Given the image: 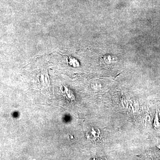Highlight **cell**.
<instances>
[{
  "label": "cell",
  "instance_id": "obj_5",
  "mask_svg": "<svg viewBox=\"0 0 160 160\" xmlns=\"http://www.w3.org/2000/svg\"><path fill=\"white\" fill-rule=\"evenodd\" d=\"M157 147H158V149H159L160 150V145H158V146H157Z\"/></svg>",
  "mask_w": 160,
  "mask_h": 160
},
{
  "label": "cell",
  "instance_id": "obj_1",
  "mask_svg": "<svg viewBox=\"0 0 160 160\" xmlns=\"http://www.w3.org/2000/svg\"><path fill=\"white\" fill-rule=\"evenodd\" d=\"M61 90L63 97L67 102L72 103L73 101H75V96L73 91L71 89L62 85L61 87Z\"/></svg>",
  "mask_w": 160,
  "mask_h": 160
},
{
  "label": "cell",
  "instance_id": "obj_2",
  "mask_svg": "<svg viewBox=\"0 0 160 160\" xmlns=\"http://www.w3.org/2000/svg\"><path fill=\"white\" fill-rule=\"evenodd\" d=\"M39 83L40 87L42 89H46L49 87L50 81L48 72H42L38 77Z\"/></svg>",
  "mask_w": 160,
  "mask_h": 160
},
{
  "label": "cell",
  "instance_id": "obj_3",
  "mask_svg": "<svg viewBox=\"0 0 160 160\" xmlns=\"http://www.w3.org/2000/svg\"><path fill=\"white\" fill-rule=\"evenodd\" d=\"M100 131L98 129H95L92 128L90 131L86 134V138L88 140L96 141L100 137Z\"/></svg>",
  "mask_w": 160,
  "mask_h": 160
},
{
  "label": "cell",
  "instance_id": "obj_4",
  "mask_svg": "<svg viewBox=\"0 0 160 160\" xmlns=\"http://www.w3.org/2000/svg\"><path fill=\"white\" fill-rule=\"evenodd\" d=\"M153 126L154 128H158L160 126L159 120L158 115L157 112L155 117L154 122H153Z\"/></svg>",
  "mask_w": 160,
  "mask_h": 160
}]
</instances>
